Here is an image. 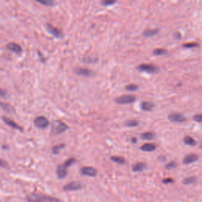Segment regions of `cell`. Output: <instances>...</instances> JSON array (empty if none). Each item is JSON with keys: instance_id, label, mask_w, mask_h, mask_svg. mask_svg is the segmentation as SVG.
Here are the masks:
<instances>
[{"instance_id": "obj_1", "label": "cell", "mask_w": 202, "mask_h": 202, "mask_svg": "<svg viewBox=\"0 0 202 202\" xmlns=\"http://www.w3.org/2000/svg\"><path fill=\"white\" fill-rule=\"evenodd\" d=\"M26 200L28 202H61L59 199L54 197L36 193H32L27 195Z\"/></svg>"}, {"instance_id": "obj_2", "label": "cell", "mask_w": 202, "mask_h": 202, "mask_svg": "<svg viewBox=\"0 0 202 202\" xmlns=\"http://www.w3.org/2000/svg\"><path fill=\"white\" fill-rule=\"evenodd\" d=\"M68 129V126L65 122L60 120H57L54 122L52 127V134L54 135H59L67 131Z\"/></svg>"}, {"instance_id": "obj_3", "label": "cell", "mask_w": 202, "mask_h": 202, "mask_svg": "<svg viewBox=\"0 0 202 202\" xmlns=\"http://www.w3.org/2000/svg\"><path fill=\"white\" fill-rule=\"evenodd\" d=\"M137 70L140 72H145L148 74H155L159 71V68L153 64H140L137 66Z\"/></svg>"}, {"instance_id": "obj_4", "label": "cell", "mask_w": 202, "mask_h": 202, "mask_svg": "<svg viewBox=\"0 0 202 202\" xmlns=\"http://www.w3.org/2000/svg\"><path fill=\"white\" fill-rule=\"evenodd\" d=\"M136 100V96L134 95H123L117 97L115 99V102L119 104H132Z\"/></svg>"}, {"instance_id": "obj_5", "label": "cell", "mask_w": 202, "mask_h": 202, "mask_svg": "<svg viewBox=\"0 0 202 202\" xmlns=\"http://www.w3.org/2000/svg\"><path fill=\"white\" fill-rule=\"evenodd\" d=\"M50 122H49V120L44 116H38L34 120V125L38 129H45L47 128L49 126Z\"/></svg>"}, {"instance_id": "obj_6", "label": "cell", "mask_w": 202, "mask_h": 202, "mask_svg": "<svg viewBox=\"0 0 202 202\" xmlns=\"http://www.w3.org/2000/svg\"><path fill=\"white\" fill-rule=\"evenodd\" d=\"M46 29H47L49 33H51L52 36H54L55 38L61 39L63 37V34H62V31L59 30V28L54 27L53 25H51V24H46Z\"/></svg>"}, {"instance_id": "obj_7", "label": "cell", "mask_w": 202, "mask_h": 202, "mask_svg": "<svg viewBox=\"0 0 202 202\" xmlns=\"http://www.w3.org/2000/svg\"><path fill=\"white\" fill-rule=\"evenodd\" d=\"M169 121L172 122H183L186 121L185 115H183L181 113L178 112H174V113H170L168 115Z\"/></svg>"}, {"instance_id": "obj_8", "label": "cell", "mask_w": 202, "mask_h": 202, "mask_svg": "<svg viewBox=\"0 0 202 202\" xmlns=\"http://www.w3.org/2000/svg\"><path fill=\"white\" fill-rule=\"evenodd\" d=\"M74 74L78 76H83V77H92L94 74L93 72L87 68H82V67H77L74 70Z\"/></svg>"}, {"instance_id": "obj_9", "label": "cell", "mask_w": 202, "mask_h": 202, "mask_svg": "<svg viewBox=\"0 0 202 202\" xmlns=\"http://www.w3.org/2000/svg\"><path fill=\"white\" fill-rule=\"evenodd\" d=\"M82 184L79 182H72L67 183L63 186V190L65 191H76L79 190L82 188Z\"/></svg>"}, {"instance_id": "obj_10", "label": "cell", "mask_w": 202, "mask_h": 202, "mask_svg": "<svg viewBox=\"0 0 202 202\" xmlns=\"http://www.w3.org/2000/svg\"><path fill=\"white\" fill-rule=\"evenodd\" d=\"M7 50L10 51L11 52L17 54V55H21L22 53V47L17 43L14 42H10L6 45Z\"/></svg>"}, {"instance_id": "obj_11", "label": "cell", "mask_w": 202, "mask_h": 202, "mask_svg": "<svg viewBox=\"0 0 202 202\" xmlns=\"http://www.w3.org/2000/svg\"><path fill=\"white\" fill-rule=\"evenodd\" d=\"M81 174L82 175L89 176V177H95L97 175V170L92 167H83L81 169Z\"/></svg>"}, {"instance_id": "obj_12", "label": "cell", "mask_w": 202, "mask_h": 202, "mask_svg": "<svg viewBox=\"0 0 202 202\" xmlns=\"http://www.w3.org/2000/svg\"><path fill=\"white\" fill-rule=\"evenodd\" d=\"M67 168L68 167H66L64 164H61V165L58 166L56 168V175L59 179H64L68 175V171H67Z\"/></svg>"}, {"instance_id": "obj_13", "label": "cell", "mask_w": 202, "mask_h": 202, "mask_svg": "<svg viewBox=\"0 0 202 202\" xmlns=\"http://www.w3.org/2000/svg\"><path fill=\"white\" fill-rule=\"evenodd\" d=\"M2 121H3V122H5V123L7 124V126H10L11 128L15 129V130H17V131H23L22 127L20 126H19L18 124L17 123V122H14V121L12 120V119H9V118L6 117V116H2Z\"/></svg>"}, {"instance_id": "obj_14", "label": "cell", "mask_w": 202, "mask_h": 202, "mask_svg": "<svg viewBox=\"0 0 202 202\" xmlns=\"http://www.w3.org/2000/svg\"><path fill=\"white\" fill-rule=\"evenodd\" d=\"M198 155L197 154H189V155H185V158L183 159V160H182V163L184 164H193V163L196 162V161L198 160Z\"/></svg>"}, {"instance_id": "obj_15", "label": "cell", "mask_w": 202, "mask_h": 202, "mask_svg": "<svg viewBox=\"0 0 202 202\" xmlns=\"http://www.w3.org/2000/svg\"><path fill=\"white\" fill-rule=\"evenodd\" d=\"M154 105L152 103L149 102V101H144V102L141 103L140 104V108H141L142 111H150L153 110Z\"/></svg>"}, {"instance_id": "obj_16", "label": "cell", "mask_w": 202, "mask_h": 202, "mask_svg": "<svg viewBox=\"0 0 202 202\" xmlns=\"http://www.w3.org/2000/svg\"><path fill=\"white\" fill-rule=\"evenodd\" d=\"M140 149L144 152H153L156 149V145L152 143L144 144L143 145L140 147Z\"/></svg>"}, {"instance_id": "obj_17", "label": "cell", "mask_w": 202, "mask_h": 202, "mask_svg": "<svg viewBox=\"0 0 202 202\" xmlns=\"http://www.w3.org/2000/svg\"><path fill=\"white\" fill-rule=\"evenodd\" d=\"M145 168H146V164H144V163L142 162L137 163V164H134V165L132 167L133 171L134 172H140L142 171V170H145Z\"/></svg>"}, {"instance_id": "obj_18", "label": "cell", "mask_w": 202, "mask_h": 202, "mask_svg": "<svg viewBox=\"0 0 202 202\" xmlns=\"http://www.w3.org/2000/svg\"><path fill=\"white\" fill-rule=\"evenodd\" d=\"M159 32V29L156 28H152V29H147L143 32V36L145 37H152L156 35Z\"/></svg>"}, {"instance_id": "obj_19", "label": "cell", "mask_w": 202, "mask_h": 202, "mask_svg": "<svg viewBox=\"0 0 202 202\" xmlns=\"http://www.w3.org/2000/svg\"><path fill=\"white\" fill-rule=\"evenodd\" d=\"M184 143L186 145H190V146H195L197 145V142L196 140L193 138L192 137L190 136H185L183 139Z\"/></svg>"}, {"instance_id": "obj_20", "label": "cell", "mask_w": 202, "mask_h": 202, "mask_svg": "<svg viewBox=\"0 0 202 202\" xmlns=\"http://www.w3.org/2000/svg\"><path fill=\"white\" fill-rule=\"evenodd\" d=\"M140 137L143 140H152L155 138V134H153L152 132H145L141 134Z\"/></svg>"}, {"instance_id": "obj_21", "label": "cell", "mask_w": 202, "mask_h": 202, "mask_svg": "<svg viewBox=\"0 0 202 202\" xmlns=\"http://www.w3.org/2000/svg\"><path fill=\"white\" fill-rule=\"evenodd\" d=\"M99 59L97 58H94V57H90V56H87L82 59V62L86 64H92V63H96L98 62Z\"/></svg>"}, {"instance_id": "obj_22", "label": "cell", "mask_w": 202, "mask_h": 202, "mask_svg": "<svg viewBox=\"0 0 202 202\" xmlns=\"http://www.w3.org/2000/svg\"><path fill=\"white\" fill-rule=\"evenodd\" d=\"M35 1L38 3L47 7H53L55 5V0H35Z\"/></svg>"}, {"instance_id": "obj_23", "label": "cell", "mask_w": 202, "mask_h": 202, "mask_svg": "<svg viewBox=\"0 0 202 202\" xmlns=\"http://www.w3.org/2000/svg\"><path fill=\"white\" fill-rule=\"evenodd\" d=\"M0 107H2L4 111L7 112H10V113H13V108L12 106H10L9 104H7V103H2L0 102Z\"/></svg>"}, {"instance_id": "obj_24", "label": "cell", "mask_w": 202, "mask_h": 202, "mask_svg": "<svg viewBox=\"0 0 202 202\" xmlns=\"http://www.w3.org/2000/svg\"><path fill=\"white\" fill-rule=\"evenodd\" d=\"M64 147H65V145H64V144L57 145L54 146V147L52 148V152H53V154H55V155H58V154L61 152V150L63 149Z\"/></svg>"}, {"instance_id": "obj_25", "label": "cell", "mask_w": 202, "mask_h": 202, "mask_svg": "<svg viewBox=\"0 0 202 202\" xmlns=\"http://www.w3.org/2000/svg\"><path fill=\"white\" fill-rule=\"evenodd\" d=\"M111 160L113 162L117 163V164H124L126 163L125 159L121 156H111Z\"/></svg>"}, {"instance_id": "obj_26", "label": "cell", "mask_w": 202, "mask_h": 202, "mask_svg": "<svg viewBox=\"0 0 202 202\" xmlns=\"http://www.w3.org/2000/svg\"><path fill=\"white\" fill-rule=\"evenodd\" d=\"M196 181H197V178L192 176V177L185 178V179L182 181V182H183L185 185H190V184H192L194 183V182H195Z\"/></svg>"}, {"instance_id": "obj_27", "label": "cell", "mask_w": 202, "mask_h": 202, "mask_svg": "<svg viewBox=\"0 0 202 202\" xmlns=\"http://www.w3.org/2000/svg\"><path fill=\"white\" fill-rule=\"evenodd\" d=\"M116 0H102L101 1V4L104 7H110V6L114 5L115 3H116Z\"/></svg>"}, {"instance_id": "obj_28", "label": "cell", "mask_w": 202, "mask_h": 202, "mask_svg": "<svg viewBox=\"0 0 202 202\" xmlns=\"http://www.w3.org/2000/svg\"><path fill=\"white\" fill-rule=\"evenodd\" d=\"M139 124L138 121L137 120H128L125 122V125L129 127H134L137 126Z\"/></svg>"}, {"instance_id": "obj_29", "label": "cell", "mask_w": 202, "mask_h": 202, "mask_svg": "<svg viewBox=\"0 0 202 202\" xmlns=\"http://www.w3.org/2000/svg\"><path fill=\"white\" fill-rule=\"evenodd\" d=\"M167 53V50L163 48H157L153 51V55H165V54Z\"/></svg>"}, {"instance_id": "obj_30", "label": "cell", "mask_w": 202, "mask_h": 202, "mask_svg": "<svg viewBox=\"0 0 202 202\" xmlns=\"http://www.w3.org/2000/svg\"><path fill=\"white\" fill-rule=\"evenodd\" d=\"M125 89L130 92H134V91H137L138 89V86L137 85H134V84H131V85H126Z\"/></svg>"}, {"instance_id": "obj_31", "label": "cell", "mask_w": 202, "mask_h": 202, "mask_svg": "<svg viewBox=\"0 0 202 202\" xmlns=\"http://www.w3.org/2000/svg\"><path fill=\"white\" fill-rule=\"evenodd\" d=\"M75 162H76L75 159H74V158H70V159H68L67 160H66L65 163H64L63 164L67 167H70V166L73 165V164H74Z\"/></svg>"}, {"instance_id": "obj_32", "label": "cell", "mask_w": 202, "mask_h": 202, "mask_svg": "<svg viewBox=\"0 0 202 202\" xmlns=\"http://www.w3.org/2000/svg\"><path fill=\"white\" fill-rule=\"evenodd\" d=\"M198 46V44L197 43H187V44H185L182 45V47H185V48H192V47H195Z\"/></svg>"}, {"instance_id": "obj_33", "label": "cell", "mask_w": 202, "mask_h": 202, "mask_svg": "<svg viewBox=\"0 0 202 202\" xmlns=\"http://www.w3.org/2000/svg\"><path fill=\"white\" fill-rule=\"evenodd\" d=\"M176 166H177V164H176V163L175 162V161H172V162L169 163V164H167V165H166V169L169 170V169L175 168Z\"/></svg>"}, {"instance_id": "obj_34", "label": "cell", "mask_w": 202, "mask_h": 202, "mask_svg": "<svg viewBox=\"0 0 202 202\" xmlns=\"http://www.w3.org/2000/svg\"><path fill=\"white\" fill-rule=\"evenodd\" d=\"M0 96L2 97V98L7 99L8 97V94H7V91L2 89H0Z\"/></svg>"}, {"instance_id": "obj_35", "label": "cell", "mask_w": 202, "mask_h": 202, "mask_svg": "<svg viewBox=\"0 0 202 202\" xmlns=\"http://www.w3.org/2000/svg\"><path fill=\"white\" fill-rule=\"evenodd\" d=\"M194 120L197 122H201L202 121V115H196L194 116Z\"/></svg>"}, {"instance_id": "obj_36", "label": "cell", "mask_w": 202, "mask_h": 202, "mask_svg": "<svg viewBox=\"0 0 202 202\" xmlns=\"http://www.w3.org/2000/svg\"><path fill=\"white\" fill-rule=\"evenodd\" d=\"M171 182H174V179H170V178H167V179H164L163 180V183L164 184H168L171 183Z\"/></svg>"}, {"instance_id": "obj_37", "label": "cell", "mask_w": 202, "mask_h": 202, "mask_svg": "<svg viewBox=\"0 0 202 202\" xmlns=\"http://www.w3.org/2000/svg\"><path fill=\"white\" fill-rule=\"evenodd\" d=\"M7 165L8 164H7V163L4 160L0 159V167H7Z\"/></svg>"}, {"instance_id": "obj_38", "label": "cell", "mask_w": 202, "mask_h": 202, "mask_svg": "<svg viewBox=\"0 0 202 202\" xmlns=\"http://www.w3.org/2000/svg\"><path fill=\"white\" fill-rule=\"evenodd\" d=\"M131 141H132V143H137V140L136 137H133V138H131Z\"/></svg>"}]
</instances>
